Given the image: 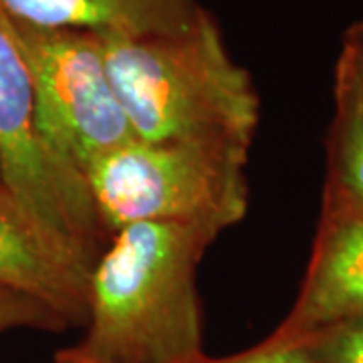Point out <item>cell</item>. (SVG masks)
Listing matches in <instances>:
<instances>
[{"label": "cell", "instance_id": "6da1fadb", "mask_svg": "<svg viewBox=\"0 0 363 363\" xmlns=\"http://www.w3.org/2000/svg\"><path fill=\"white\" fill-rule=\"evenodd\" d=\"M220 230L135 222L107 238L89 272L77 347L109 363H196L202 347L198 267Z\"/></svg>", "mask_w": 363, "mask_h": 363}, {"label": "cell", "instance_id": "7a4b0ae2", "mask_svg": "<svg viewBox=\"0 0 363 363\" xmlns=\"http://www.w3.org/2000/svg\"><path fill=\"white\" fill-rule=\"evenodd\" d=\"M101 43L135 140L252 145L259 93L208 9L176 33L107 35Z\"/></svg>", "mask_w": 363, "mask_h": 363}, {"label": "cell", "instance_id": "3957f363", "mask_svg": "<svg viewBox=\"0 0 363 363\" xmlns=\"http://www.w3.org/2000/svg\"><path fill=\"white\" fill-rule=\"evenodd\" d=\"M247 145L130 140L97 157L85 184L111 236L135 222H176L226 230L248 212Z\"/></svg>", "mask_w": 363, "mask_h": 363}, {"label": "cell", "instance_id": "277c9868", "mask_svg": "<svg viewBox=\"0 0 363 363\" xmlns=\"http://www.w3.org/2000/svg\"><path fill=\"white\" fill-rule=\"evenodd\" d=\"M0 186L67 257L91 272L109 234L87 184L47 152L35 91L13 18L0 4Z\"/></svg>", "mask_w": 363, "mask_h": 363}, {"label": "cell", "instance_id": "5b68a950", "mask_svg": "<svg viewBox=\"0 0 363 363\" xmlns=\"http://www.w3.org/2000/svg\"><path fill=\"white\" fill-rule=\"evenodd\" d=\"M14 28L33 77L40 140L63 168L85 182L97 157L135 138L105 65L101 37L21 23Z\"/></svg>", "mask_w": 363, "mask_h": 363}, {"label": "cell", "instance_id": "8992f818", "mask_svg": "<svg viewBox=\"0 0 363 363\" xmlns=\"http://www.w3.org/2000/svg\"><path fill=\"white\" fill-rule=\"evenodd\" d=\"M357 315H363V204L325 184L301 291L289 315L262 341L295 343Z\"/></svg>", "mask_w": 363, "mask_h": 363}, {"label": "cell", "instance_id": "52a82bcc", "mask_svg": "<svg viewBox=\"0 0 363 363\" xmlns=\"http://www.w3.org/2000/svg\"><path fill=\"white\" fill-rule=\"evenodd\" d=\"M0 285L25 293L83 327L89 311V271L67 257L0 186Z\"/></svg>", "mask_w": 363, "mask_h": 363}, {"label": "cell", "instance_id": "ba28073f", "mask_svg": "<svg viewBox=\"0 0 363 363\" xmlns=\"http://www.w3.org/2000/svg\"><path fill=\"white\" fill-rule=\"evenodd\" d=\"M21 25L143 37L176 33L198 21L200 0H0Z\"/></svg>", "mask_w": 363, "mask_h": 363}, {"label": "cell", "instance_id": "9c48e42d", "mask_svg": "<svg viewBox=\"0 0 363 363\" xmlns=\"http://www.w3.org/2000/svg\"><path fill=\"white\" fill-rule=\"evenodd\" d=\"M333 105L325 142V184L363 204V87L339 59L333 79Z\"/></svg>", "mask_w": 363, "mask_h": 363}, {"label": "cell", "instance_id": "30bf717a", "mask_svg": "<svg viewBox=\"0 0 363 363\" xmlns=\"http://www.w3.org/2000/svg\"><path fill=\"white\" fill-rule=\"evenodd\" d=\"M289 345L301 347L313 363H363V315L321 327Z\"/></svg>", "mask_w": 363, "mask_h": 363}, {"label": "cell", "instance_id": "8fae6325", "mask_svg": "<svg viewBox=\"0 0 363 363\" xmlns=\"http://www.w3.org/2000/svg\"><path fill=\"white\" fill-rule=\"evenodd\" d=\"M13 329H39L57 333L69 329V325L45 303L0 285V333Z\"/></svg>", "mask_w": 363, "mask_h": 363}, {"label": "cell", "instance_id": "7c38bea8", "mask_svg": "<svg viewBox=\"0 0 363 363\" xmlns=\"http://www.w3.org/2000/svg\"><path fill=\"white\" fill-rule=\"evenodd\" d=\"M196 363H313L305 351L297 347V345H274V343H267L260 341L255 347L236 353V355H228V357H218L212 359L204 355L200 362Z\"/></svg>", "mask_w": 363, "mask_h": 363}, {"label": "cell", "instance_id": "4fadbf2b", "mask_svg": "<svg viewBox=\"0 0 363 363\" xmlns=\"http://www.w3.org/2000/svg\"><path fill=\"white\" fill-rule=\"evenodd\" d=\"M339 61L350 67L363 87V18L351 25L343 35V45L339 52Z\"/></svg>", "mask_w": 363, "mask_h": 363}, {"label": "cell", "instance_id": "5bb4252c", "mask_svg": "<svg viewBox=\"0 0 363 363\" xmlns=\"http://www.w3.org/2000/svg\"><path fill=\"white\" fill-rule=\"evenodd\" d=\"M55 363H109L97 357H91L87 353L79 350L77 345H71L65 350H59L55 353Z\"/></svg>", "mask_w": 363, "mask_h": 363}]
</instances>
